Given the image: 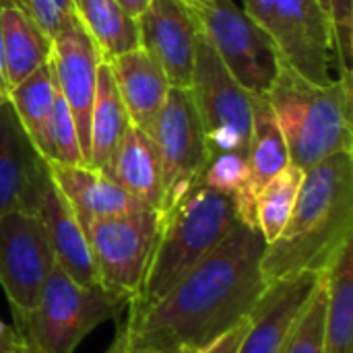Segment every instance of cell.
<instances>
[{
	"instance_id": "2",
	"label": "cell",
	"mask_w": 353,
	"mask_h": 353,
	"mask_svg": "<svg viewBox=\"0 0 353 353\" xmlns=\"http://www.w3.org/2000/svg\"><path fill=\"white\" fill-rule=\"evenodd\" d=\"M353 240V157L337 153L304 172L292 217L267 244L261 271L267 283L300 273H325Z\"/></svg>"
},
{
	"instance_id": "39",
	"label": "cell",
	"mask_w": 353,
	"mask_h": 353,
	"mask_svg": "<svg viewBox=\"0 0 353 353\" xmlns=\"http://www.w3.org/2000/svg\"><path fill=\"white\" fill-rule=\"evenodd\" d=\"M190 4H199V2H207V0H188Z\"/></svg>"
},
{
	"instance_id": "4",
	"label": "cell",
	"mask_w": 353,
	"mask_h": 353,
	"mask_svg": "<svg viewBox=\"0 0 353 353\" xmlns=\"http://www.w3.org/2000/svg\"><path fill=\"white\" fill-rule=\"evenodd\" d=\"M240 221L232 194L194 186L172 209L161 213V230L145 281L128 304L143 310L159 302L196 267Z\"/></svg>"
},
{
	"instance_id": "23",
	"label": "cell",
	"mask_w": 353,
	"mask_h": 353,
	"mask_svg": "<svg viewBox=\"0 0 353 353\" xmlns=\"http://www.w3.org/2000/svg\"><path fill=\"white\" fill-rule=\"evenodd\" d=\"M74 17L99 50L101 60L141 46L139 21L118 0H72Z\"/></svg>"
},
{
	"instance_id": "1",
	"label": "cell",
	"mask_w": 353,
	"mask_h": 353,
	"mask_svg": "<svg viewBox=\"0 0 353 353\" xmlns=\"http://www.w3.org/2000/svg\"><path fill=\"white\" fill-rule=\"evenodd\" d=\"M265 250L261 230L238 221L159 302L128 308L130 347L186 345L201 352L232 331L267 288L261 271Z\"/></svg>"
},
{
	"instance_id": "12",
	"label": "cell",
	"mask_w": 353,
	"mask_h": 353,
	"mask_svg": "<svg viewBox=\"0 0 353 353\" xmlns=\"http://www.w3.org/2000/svg\"><path fill=\"white\" fill-rule=\"evenodd\" d=\"M99 62L101 56L97 46L79 23V19L72 14L52 37L50 64L56 77L58 91L74 118L85 163L89 151V124Z\"/></svg>"
},
{
	"instance_id": "22",
	"label": "cell",
	"mask_w": 353,
	"mask_h": 353,
	"mask_svg": "<svg viewBox=\"0 0 353 353\" xmlns=\"http://www.w3.org/2000/svg\"><path fill=\"white\" fill-rule=\"evenodd\" d=\"M130 118L126 114L124 101L112 77V70L105 60L99 62L97 68V85H95V99L91 110V124H89V151H87V165L105 172L110 159L126 132Z\"/></svg>"
},
{
	"instance_id": "36",
	"label": "cell",
	"mask_w": 353,
	"mask_h": 353,
	"mask_svg": "<svg viewBox=\"0 0 353 353\" xmlns=\"http://www.w3.org/2000/svg\"><path fill=\"white\" fill-rule=\"evenodd\" d=\"M132 17H141L143 10L149 6V0H118Z\"/></svg>"
},
{
	"instance_id": "26",
	"label": "cell",
	"mask_w": 353,
	"mask_h": 353,
	"mask_svg": "<svg viewBox=\"0 0 353 353\" xmlns=\"http://www.w3.org/2000/svg\"><path fill=\"white\" fill-rule=\"evenodd\" d=\"M304 180V170L288 163L256 196L254 217L267 244L275 242L288 225Z\"/></svg>"
},
{
	"instance_id": "5",
	"label": "cell",
	"mask_w": 353,
	"mask_h": 353,
	"mask_svg": "<svg viewBox=\"0 0 353 353\" xmlns=\"http://www.w3.org/2000/svg\"><path fill=\"white\" fill-rule=\"evenodd\" d=\"M128 304L126 296L105 288L74 283L54 265L35 308L14 314V331L27 353H72L93 329L120 319Z\"/></svg>"
},
{
	"instance_id": "30",
	"label": "cell",
	"mask_w": 353,
	"mask_h": 353,
	"mask_svg": "<svg viewBox=\"0 0 353 353\" xmlns=\"http://www.w3.org/2000/svg\"><path fill=\"white\" fill-rule=\"evenodd\" d=\"M248 178V165L246 155L240 153H219L209 157L201 184L225 194H232L234 199L242 194Z\"/></svg>"
},
{
	"instance_id": "27",
	"label": "cell",
	"mask_w": 353,
	"mask_h": 353,
	"mask_svg": "<svg viewBox=\"0 0 353 353\" xmlns=\"http://www.w3.org/2000/svg\"><path fill=\"white\" fill-rule=\"evenodd\" d=\"M39 155L48 163H64V165H87L81 149L79 130L74 124V118L64 101V97L56 95L54 110L50 114V120L46 124L43 137L37 145Z\"/></svg>"
},
{
	"instance_id": "38",
	"label": "cell",
	"mask_w": 353,
	"mask_h": 353,
	"mask_svg": "<svg viewBox=\"0 0 353 353\" xmlns=\"http://www.w3.org/2000/svg\"><path fill=\"white\" fill-rule=\"evenodd\" d=\"M6 99H8V93L0 87V103H2V101H6Z\"/></svg>"
},
{
	"instance_id": "8",
	"label": "cell",
	"mask_w": 353,
	"mask_h": 353,
	"mask_svg": "<svg viewBox=\"0 0 353 353\" xmlns=\"http://www.w3.org/2000/svg\"><path fill=\"white\" fill-rule=\"evenodd\" d=\"M190 6L230 74L252 95L265 97L281 66L273 39L234 0H207Z\"/></svg>"
},
{
	"instance_id": "18",
	"label": "cell",
	"mask_w": 353,
	"mask_h": 353,
	"mask_svg": "<svg viewBox=\"0 0 353 353\" xmlns=\"http://www.w3.org/2000/svg\"><path fill=\"white\" fill-rule=\"evenodd\" d=\"M48 170L54 186L66 199L79 221L147 209L101 170L64 163H48Z\"/></svg>"
},
{
	"instance_id": "32",
	"label": "cell",
	"mask_w": 353,
	"mask_h": 353,
	"mask_svg": "<svg viewBox=\"0 0 353 353\" xmlns=\"http://www.w3.org/2000/svg\"><path fill=\"white\" fill-rule=\"evenodd\" d=\"M246 331H248V316L240 325H236L232 331H228L225 335H221L217 341H213L211 345H207L205 350H201L199 353H238Z\"/></svg>"
},
{
	"instance_id": "7",
	"label": "cell",
	"mask_w": 353,
	"mask_h": 353,
	"mask_svg": "<svg viewBox=\"0 0 353 353\" xmlns=\"http://www.w3.org/2000/svg\"><path fill=\"white\" fill-rule=\"evenodd\" d=\"M188 91L205 132L207 155H246L254 95L230 74L201 27L194 41V66Z\"/></svg>"
},
{
	"instance_id": "28",
	"label": "cell",
	"mask_w": 353,
	"mask_h": 353,
	"mask_svg": "<svg viewBox=\"0 0 353 353\" xmlns=\"http://www.w3.org/2000/svg\"><path fill=\"white\" fill-rule=\"evenodd\" d=\"M325 319H327V281L323 277L281 353H325Z\"/></svg>"
},
{
	"instance_id": "31",
	"label": "cell",
	"mask_w": 353,
	"mask_h": 353,
	"mask_svg": "<svg viewBox=\"0 0 353 353\" xmlns=\"http://www.w3.org/2000/svg\"><path fill=\"white\" fill-rule=\"evenodd\" d=\"M19 6L27 12L48 37H54L58 29L74 14L72 0H2Z\"/></svg>"
},
{
	"instance_id": "15",
	"label": "cell",
	"mask_w": 353,
	"mask_h": 353,
	"mask_svg": "<svg viewBox=\"0 0 353 353\" xmlns=\"http://www.w3.org/2000/svg\"><path fill=\"white\" fill-rule=\"evenodd\" d=\"M50 182L48 161L39 155L10 101L0 103V215L35 213Z\"/></svg>"
},
{
	"instance_id": "24",
	"label": "cell",
	"mask_w": 353,
	"mask_h": 353,
	"mask_svg": "<svg viewBox=\"0 0 353 353\" xmlns=\"http://www.w3.org/2000/svg\"><path fill=\"white\" fill-rule=\"evenodd\" d=\"M327 319L325 353H353V242L325 271Z\"/></svg>"
},
{
	"instance_id": "16",
	"label": "cell",
	"mask_w": 353,
	"mask_h": 353,
	"mask_svg": "<svg viewBox=\"0 0 353 353\" xmlns=\"http://www.w3.org/2000/svg\"><path fill=\"white\" fill-rule=\"evenodd\" d=\"M35 215L39 217L46 230L56 265L74 283L83 288H103L97 275L93 256H91L87 236L74 211L70 209L66 199L60 194V190L54 186L52 178L39 199Z\"/></svg>"
},
{
	"instance_id": "14",
	"label": "cell",
	"mask_w": 353,
	"mask_h": 353,
	"mask_svg": "<svg viewBox=\"0 0 353 353\" xmlns=\"http://www.w3.org/2000/svg\"><path fill=\"white\" fill-rule=\"evenodd\" d=\"M139 21L141 48H145L168 77L170 87L188 89L194 66L199 21L186 0H149Z\"/></svg>"
},
{
	"instance_id": "10",
	"label": "cell",
	"mask_w": 353,
	"mask_h": 353,
	"mask_svg": "<svg viewBox=\"0 0 353 353\" xmlns=\"http://www.w3.org/2000/svg\"><path fill=\"white\" fill-rule=\"evenodd\" d=\"M145 132L153 141L161 163L163 213L201 184L209 159L205 132L190 91L172 87Z\"/></svg>"
},
{
	"instance_id": "25",
	"label": "cell",
	"mask_w": 353,
	"mask_h": 353,
	"mask_svg": "<svg viewBox=\"0 0 353 353\" xmlns=\"http://www.w3.org/2000/svg\"><path fill=\"white\" fill-rule=\"evenodd\" d=\"M56 95L58 85L50 60L8 89V101L17 112L23 128L27 130L29 139L33 141L35 149L43 137L46 124L56 103Z\"/></svg>"
},
{
	"instance_id": "9",
	"label": "cell",
	"mask_w": 353,
	"mask_h": 353,
	"mask_svg": "<svg viewBox=\"0 0 353 353\" xmlns=\"http://www.w3.org/2000/svg\"><path fill=\"white\" fill-rule=\"evenodd\" d=\"M101 279V285L130 302L139 294L151 265L161 230V213L139 209L124 215L79 221Z\"/></svg>"
},
{
	"instance_id": "35",
	"label": "cell",
	"mask_w": 353,
	"mask_h": 353,
	"mask_svg": "<svg viewBox=\"0 0 353 353\" xmlns=\"http://www.w3.org/2000/svg\"><path fill=\"white\" fill-rule=\"evenodd\" d=\"M130 353H199L186 345H143V347H130Z\"/></svg>"
},
{
	"instance_id": "29",
	"label": "cell",
	"mask_w": 353,
	"mask_h": 353,
	"mask_svg": "<svg viewBox=\"0 0 353 353\" xmlns=\"http://www.w3.org/2000/svg\"><path fill=\"white\" fill-rule=\"evenodd\" d=\"M321 10L331 27L337 58L339 74L345 81H352L353 64V0H319Z\"/></svg>"
},
{
	"instance_id": "33",
	"label": "cell",
	"mask_w": 353,
	"mask_h": 353,
	"mask_svg": "<svg viewBox=\"0 0 353 353\" xmlns=\"http://www.w3.org/2000/svg\"><path fill=\"white\" fill-rule=\"evenodd\" d=\"M25 350L21 343V337L17 335V331L8 325L2 323L0 319V353H17Z\"/></svg>"
},
{
	"instance_id": "37",
	"label": "cell",
	"mask_w": 353,
	"mask_h": 353,
	"mask_svg": "<svg viewBox=\"0 0 353 353\" xmlns=\"http://www.w3.org/2000/svg\"><path fill=\"white\" fill-rule=\"evenodd\" d=\"M0 87L8 93V81H6V70H4V50H2V27H0Z\"/></svg>"
},
{
	"instance_id": "17",
	"label": "cell",
	"mask_w": 353,
	"mask_h": 353,
	"mask_svg": "<svg viewBox=\"0 0 353 353\" xmlns=\"http://www.w3.org/2000/svg\"><path fill=\"white\" fill-rule=\"evenodd\" d=\"M290 163V153L277 118L263 95H254V112H252V128L246 149V165L248 178L240 196H236V209L242 223L256 228L254 217V201L259 192Z\"/></svg>"
},
{
	"instance_id": "41",
	"label": "cell",
	"mask_w": 353,
	"mask_h": 353,
	"mask_svg": "<svg viewBox=\"0 0 353 353\" xmlns=\"http://www.w3.org/2000/svg\"><path fill=\"white\" fill-rule=\"evenodd\" d=\"M186 2H188V0H186Z\"/></svg>"
},
{
	"instance_id": "6",
	"label": "cell",
	"mask_w": 353,
	"mask_h": 353,
	"mask_svg": "<svg viewBox=\"0 0 353 353\" xmlns=\"http://www.w3.org/2000/svg\"><path fill=\"white\" fill-rule=\"evenodd\" d=\"M240 6L273 39L290 68L319 85L341 79L333 33L319 0H242Z\"/></svg>"
},
{
	"instance_id": "3",
	"label": "cell",
	"mask_w": 353,
	"mask_h": 353,
	"mask_svg": "<svg viewBox=\"0 0 353 353\" xmlns=\"http://www.w3.org/2000/svg\"><path fill=\"white\" fill-rule=\"evenodd\" d=\"M288 145L290 163L308 170L337 153H352V81L319 85L283 60L265 95Z\"/></svg>"
},
{
	"instance_id": "21",
	"label": "cell",
	"mask_w": 353,
	"mask_h": 353,
	"mask_svg": "<svg viewBox=\"0 0 353 353\" xmlns=\"http://www.w3.org/2000/svg\"><path fill=\"white\" fill-rule=\"evenodd\" d=\"M0 27L8 89L50 60L52 37L19 6L0 0Z\"/></svg>"
},
{
	"instance_id": "34",
	"label": "cell",
	"mask_w": 353,
	"mask_h": 353,
	"mask_svg": "<svg viewBox=\"0 0 353 353\" xmlns=\"http://www.w3.org/2000/svg\"><path fill=\"white\" fill-rule=\"evenodd\" d=\"M103 353H130V337H128L126 321H124V323H118L116 337H114L112 345H110Z\"/></svg>"
},
{
	"instance_id": "20",
	"label": "cell",
	"mask_w": 353,
	"mask_h": 353,
	"mask_svg": "<svg viewBox=\"0 0 353 353\" xmlns=\"http://www.w3.org/2000/svg\"><path fill=\"white\" fill-rule=\"evenodd\" d=\"M105 174L120 184L132 199H137L143 207L159 211L163 209V178L161 163L149 134L128 124L122 134Z\"/></svg>"
},
{
	"instance_id": "13",
	"label": "cell",
	"mask_w": 353,
	"mask_h": 353,
	"mask_svg": "<svg viewBox=\"0 0 353 353\" xmlns=\"http://www.w3.org/2000/svg\"><path fill=\"white\" fill-rule=\"evenodd\" d=\"M325 273L300 271L267 283L248 314L238 353H281Z\"/></svg>"
},
{
	"instance_id": "40",
	"label": "cell",
	"mask_w": 353,
	"mask_h": 353,
	"mask_svg": "<svg viewBox=\"0 0 353 353\" xmlns=\"http://www.w3.org/2000/svg\"><path fill=\"white\" fill-rule=\"evenodd\" d=\"M17 353H27V352H25V350H21V352H17Z\"/></svg>"
},
{
	"instance_id": "19",
	"label": "cell",
	"mask_w": 353,
	"mask_h": 353,
	"mask_svg": "<svg viewBox=\"0 0 353 353\" xmlns=\"http://www.w3.org/2000/svg\"><path fill=\"white\" fill-rule=\"evenodd\" d=\"M105 62L112 70L130 122L145 130L161 110L172 89L165 72L141 46Z\"/></svg>"
},
{
	"instance_id": "11",
	"label": "cell",
	"mask_w": 353,
	"mask_h": 353,
	"mask_svg": "<svg viewBox=\"0 0 353 353\" xmlns=\"http://www.w3.org/2000/svg\"><path fill=\"white\" fill-rule=\"evenodd\" d=\"M54 265L46 230L35 213L0 215V285L12 316L35 308Z\"/></svg>"
}]
</instances>
